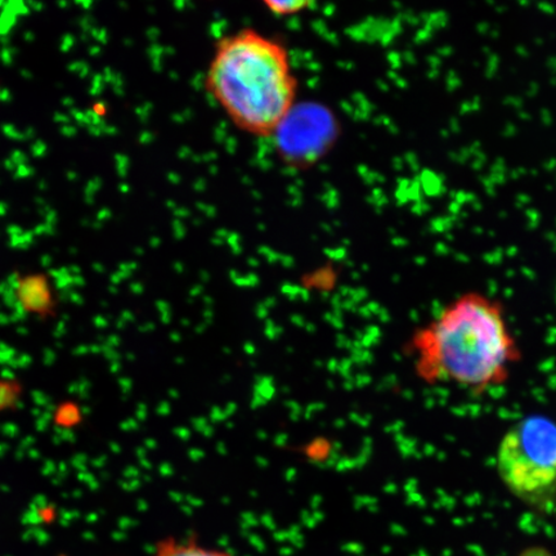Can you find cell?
<instances>
[{
    "label": "cell",
    "mask_w": 556,
    "mask_h": 556,
    "mask_svg": "<svg viewBox=\"0 0 556 556\" xmlns=\"http://www.w3.org/2000/svg\"><path fill=\"white\" fill-rule=\"evenodd\" d=\"M409 351L422 381L472 395L505 384L521 359L503 304L476 291L457 296L416 330Z\"/></svg>",
    "instance_id": "cell-1"
},
{
    "label": "cell",
    "mask_w": 556,
    "mask_h": 556,
    "mask_svg": "<svg viewBox=\"0 0 556 556\" xmlns=\"http://www.w3.org/2000/svg\"><path fill=\"white\" fill-rule=\"evenodd\" d=\"M204 86L236 128L255 138H273L293 114L299 83L282 41L242 27L215 43Z\"/></svg>",
    "instance_id": "cell-2"
},
{
    "label": "cell",
    "mask_w": 556,
    "mask_h": 556,
    "mask_svg": "<svg viewBox=\"0 0 556 556\" xmlns=\"http://www.w3.org/2000/svg\"><path fill=\"white\" fill-rule=\"evenodd\" d=\"M496 468L519 502L539 511L556 510V422L530 415L513 424L500 442Z\"/></svg>",
    "instance_id": "cell-3"
},
{
    "label": "cell",
    "mask_w": 556,
    "mask_h": 556,
    "mask_svg": "<svg viewBox=\"0 0 556 556\" xmlns=\"http://www.w3.org/2000/svg\"><path fill=\"white\" fill-rule=\"evenodd\" d=\"M151 556H233L220 548L208 547L197 539H164Z\"/></svg>",
    "instance_id": "cell-4"
},
{
    "label": "cell",
    "mask_w": 556,
    "mask_h": 556,
    "mask_svg": "<svg viewBox=\"0 0 556 556\" xmlns=\"http://www.w3.org/2000/svg\"><path fill=\"white\" fill-rule=\"evenodd\" d=\"M18 295L27 311L41 313L52 307L51 289L39 276L25 277L20 281Z\"/></svg>",
    "instance_id": "cell-5"
},
{
    "label": "cell",
    "mask_w": 556,
    "mask_h": 556,
    "mask_svg": "<svg viewBox=\"0 0 556 556\" xmlns=\"http://www.w3.org/2000/svg\"><path fill=\"white\" fill-rule=\"evenodd\" d=\"M263 4L269 13L277 17H293L315 5L308 0H266Z\"/></svg>",
    "instance_id": "cell-6"
},
{
    "label": "cell",
    "mask_w": 556,
    "mask_h": 556,
    "mask_svg": "<svg viewBox=\"0 0 556 556\" xmlns=\"http://www.w3.org/2000/svg\"><path fill=\"white\" fill-rule=\"evenodd\" d=\"M23 395V388L17 381L0 379V413L15 408Z\"/></svg>",
    "instance_id": "cell-7"
}]
</instances>
